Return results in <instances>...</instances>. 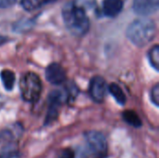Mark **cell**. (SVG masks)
<instances>
[{
  "label": "cell",
  "mask_w": 159,
  "mask_h": 158,
  "mask_svg": "<svg viewBox=\"0 0 159 158\" xmlns=\"http://www.w3.org/2000/svg\"><path fill=\"white\" fill-rule=\"evenodd\" d=\"M159 0H134L133 10L136 14L146 17L158 10Z\"/></svg>",
  "instance_id": "ba28073f"
},
{
  "label": "cell",
  "mask_w": 159,
  "mask_h": 158,
  "mask_svg": "<svg viewBox=\"0 0 159 158\" xmlns=\"http://www.w3.org/2000/svg\"><path fill=\"white\" fill-rule=\"evenodd\" d=\"M0 158H1V157H0Z\"/></svg>",
  "instance_id": "ffe728a7"
},
{
  "label": "cell",
  "mask_w": 159,
  "mask_h": 158,
  "mask_svg": "<svg viewBox=\"0 0 159 158\" xmlns=\"http://www.w3.org/2000/svg\"><path fill=\"white\" fill-rule=\"evenodd\" d=\"M127 37L139 47H143L150 44L157 34V25L155 21L148 18H141L133 20L127 29Z\"/></svg>",
  "instance_id": "7a4b0ae2"
},
{
  "label": "cell",
  "mask_w": 159,
  "mask_h": 158,
  "mask_svg": "<svg viewBox=\"0 0 159 158\" xmlns=\"http://www.w3.org/2000/svg\"><path fill=\"white\" fill-rule=\"evenodd\" d=\"M1 80L3 82L4 88L7 91L12 90L14 84H15V74L12 71H10L8 69L3 70L1 72Z\"/></svg>",
  "instance_id": "30bf717a"
},
{
  "label": "cell",
  "mask_w": 159,
  "mask_h": 158,
  "mask_svg": "<svg viewBox=\"0 0 159 158\" xmlns=\"http://www.w3.org/2000/svg\"><path fill=\"white\" fill-rule=\"evenodd\" d=\"M46 79L52 85H61L66 80L64 68L56 62L49 64L46 68Z\"/></svg>",
  "instance_id": "52a82bcc"
},
{
  "label": "cell",
  "mask_w": 159,
  "mask_h": 158,
  "mask_svg": "<svg viewBox=\"0 0 159 158\" xmlns=\"http://www.w3.org/2000/svg\"><path fill=\"white\" fill-rule=\"evenodd\" d=\"M124 7L123 0H104L103 13L110 18H115L120 14Z\"/></svg>",
  "instance_id": "9c48e42d"
},
{
  "label": "cell",
  "mask_w": 159,
  "mask_h": 158,
  "mask_svg": "<svg viewBox=\"0 0 159 158\" xmlns=\"http://www.w3.org/2000/svg\"><path fill=\"white\" fill-rule=\"evenodd\" d=\"M49 1L52 0H21V6L27 11H33L41 7Z\"/></svg>",
  "instance_id": "4fadbf2b"
},
{
  "label": "cell",
  "mask_w": 159,
  "mask_h": 158,
  "mask_svg": "<svg viewBox=\"0 0 159 158\" xmlns=\"http://www.w3.org/2000/svg\"><path fill=\"white\" fill-rule=\"evenodd\" d=\"M74 4L82 7L84 10H91L95 7L96 6V1L95 0H75Z\"/></svg>",
  "instance_id": "9a60e30c"
},
{
  "label": "cell",
  "mask_w": 159,
  "mask_h": 158,
  "mask_svg": "<svg viewBox=\"0 0 159 158\" xmlns=\"http://www.w3.org/2000/svg\"><path fill=\"white\" fill-rule=\"evenodd\" d=\"M20 90L21 97L25 102H35L42 92L41 79L33 72L24 74L20 80Z\"/></svg>",
  "instance_id": "3957f363"
},
{
  "label": "cell",
  "mask_w": 159,
  "mask_h": 158,
  "mask_svg": "<svg viewBox=\"0 0 159 158\" xmlns=\"http://www.w3.org/2000/svg\"><path fill=\"white\" fill-rule=\"evenodd\" d=\"M75 152L70 148H66L61 151L59 158H75Z\"/></svg>",
  "instance_id": "e0dca14e"
},
{
  "label": "cell",
  "mask_w": 159,
  "mask_h": 158,
  "mask_svg": "<svg viewBox=\"0 0 159 158\" xmlns=\"http://www.w3.org/2000/svg\"><path fill=\"white\" fill-rule=\"evenodd\" d=\"M108 89H109L110 93L112 94V96L116 99V101L118 104L124 105L126 103V101H127L126 95L117 84H116V83L111 84L108 87Z\"/></svg>",
  "instance_id": "8fae6325"
},
{
  "label": "cell",
  "mask_w": 159,
  "mask_h": 158,
  "mask_svg": "<svg viewBox=\"0 0 159 158\" xmlns=\"http://www.w3.org/2000/svg\"><path fill=\"white\" fill-rule=\"evenodd\" d=\"M61 13L64 24L73 35L80 37L88 33L90 23L86 10L72 2L63 7Z\"/></svg>",
  "instance_id": "6da1fadb"
},
{
  "label": "cell",
  "mask_w": 159,
  "mask_h": 158,
  "mask_svg": "<svg viewBox=\"0 0 159 158\" xmlns=\"http://www.w3.org/2000/svg\"><path fill=\"white\" fill-rule=\"evenodd\" d=\"M17 0H0V7L1 8H7L11 6H13Z\"/></svg>",
  "instance_id": "ac0fdd59"
},
{
  "label": "cell",
  "mask_w": 159,
  "mask_h": 158,
  "mask_svg": "<svg viewBox=\"0 0 159 158\" xmlns=\"http://www.w3.org/2000/svg\"><path fill=\"white\" fill-rule=\"evenodd\" d=\"M65 100H67L66 93H63L61 90H54L49 94L48 101V107L45 120L46 125H49L57 119L60 113V109Z\"/></svg>",
  "instance_id": "5b68a950"
},
{
  "label": "cell",
  "mask_w": 159,
  "mask_h": 158,
  "mask_svg": "<svg viewBox=\"0 0 159 158\" xmlns=\"http://www.w3.org/2000/svg\"><path fill=\"white\" fill-rule=\"evenodd\" d=\"M123 119L126 123H128L129 125H130L134 128H140L143 125L140 116L137 115V113H135L132 110L125 111L123 113Z\"/></svg>",
  "instance_id": "7c38bea8"
},
{
  "label": "cell",
  "mask_w": 159,
  "mask_h": 158,
  "mask_svg": "<svg viewBox=\"0 0 159 158\" xmlns=\"http://www.w3.org/2000/svg\"><path fill=\"white\" fill-rule=\"evenodd\" d=\"M107 89H108V86L103 77L100 75H96L90 80L89 92L90 98L95 102L100 103L104 101V98L107 93Z\"/></svg>",
  "instance_id": "8992f818"
},
{
  "label": "cell",
  "mask_w": 159,
  "mask_h": 158,
  "mask_svg": "<svg viewBox=\"0 0 159 158\" xmlns=\"http://www.w3.org/2000/svg\"><path fill=\"white\" fill-rule=\"evenodd\" d=\"M8 41V38L7 37H5V36H0V46L4 45L5 43H7Z\"/></svg>",
  "instance_id": "d6986e66"
},
{
  "label": "cell",
  "mask_w": 159,
  "mask_h": 158,
  "mask_svg": "<svg viewBox=\"0 0 159 158\" xmlns=\"http://www.w3.org/2000/svg\"><path fill=\"white\" fill-rule=\"evenodd\" d=\"M151 101L157 106H159V84H156L151 90Z\"/></svg>",
  "instance_id": "2e32d148"
},
{
  "label": "cell",
  "mask_w": 159,
  "mask_h": 158,
  "mask_svg": "<svg viewBox=\"0 0 159 158\" xmlns=\"http://www.w3.org/2000/svg\"><path fill=\"white\" fill-rule=\"evenodd\" d=\"M85 140L90 154L94 158H105L108 151V143L105 136L95 130L87 131L85 133Z\"/></svg>",
  "instance_id": "277c9868"
},
{
  "label": "cell",
  "mask_w": 159,
  "mask_h": 158,
  "mask_svg": "<svg viewBox=\"0 0 159 158\" xmlns=\"http://www.w3.org/2000/svg\"><path fill=\"white\" fill-rule=\"evenodd\" d=\"M148 59L149 61L151 63V65L154 67V69H156L157 71H158L159 69V46L158 45H155L148 53Z\"/></svg>",
  "instance_id": "5bb4252c"
}]
</instances>
